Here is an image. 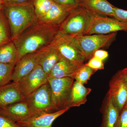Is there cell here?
Wrapping results in <instances>:
<instances>
[{"label": "cell", "mask_w": 127, "mask_h": 127, "mask_svg": "<svg viewBox=\"0 0 127 127\" xmlns=\"http://www.w3.org/2000/svg\"><path fill=\"white\" fill-rule=\"evenodd\" d=\"M59 27L42 23L37 19L23 31L12 40L18 52L17 62L25 55L39 51L51 44Z\"/></svg>", "instance_id": "cell-1"}, {"label": "cell", "mask_w": 127, "mask_h": 127, "mask_svg": "<svg viewBox=\"0 0 127 127\" xmlns=\"http://www.w3.org/2000/svg\"><path fill=\"white\" fill-rule=\"evenodd\" d=\"M3 9L12 40L38 19L32 3L11 6L3 5Z\"/></svg>", "instance_id": "cell-2"}, {"label": "cell", "mask_w": 127, "mask_h": 127, "mask_svg": "<svg viewBox=\"0 0 127 127\" xmlns=\"http://www.w3.org/2000/svg\"><path fill=\"white\" fill-rule=\"evenodd\" d=\"M94 16L78 5L60 25L59 32L75 37L83 35Z\"/></svg>", "instance_id": "cell-3"}, {"label": "cell", "mask_w": 127, "mask_h": 127, "mask_svg": "<svg viewBox=\"0 0 127 127\" xmlns=\"http://www.w3.org/2000/svg\"><path fill=\"white\" fill-rule=\"evenodd\" d=\"M74 80V78L69 77H48V82L51 88L54 112L69 108L68 104Z\"/></svg>", "instance_id": "cell-4"}, {"label": "cell", "mask_w": 127, "mask_h": 127, "mask_svg": "<svg viewBox=\"0 0 127 127\" xmlns=\"http://www.w3.org/2000/svg\"><path fill=\"white\" fill-rule=\"evenodd\" d=\"M61 55L78 65L86 60L81 48L75 37L58 32L52 42Z\"/></svg>", "instance_id": "cell-5"}, {"label": "cell", "mask_w": 127, "mask_h": 127, "mask_svg": "<svg viewBox=\"0 0 127 127\" xmlns=\"http://www.w3.org/2000/svg\"><path fill=\"white\" fill-rule=\"evenodd\" d=\"M25 101L27 102L33 116L55 112L51 88L48 82L26 98Z\"/></svg>", "instance_id": "cell-6"}, {"label": "cell", "mask_w": 127, "mask_h": 127, "mask_svg": "<svg viewBox=\"0 0 127 127\" xmlns=\"http://www.w3.org/2000/svg\"><path fill=\"white\" fill-rule=\"evenodd\" d=\"M117 32L108 34L83 35L75 37L86 60L91 59L97 50L108 47L116 39Z\"/></svg>", "instance_id": "cell-7"}, {"label": "cell", "mask_w": 127, "mask_h": 127, "mask_svg": "<svg viewBox=\"0 0 127 127\" xmlns=\"http://www.w3.org/2000/svg\"><path fill=\"white\" fill-rule=\"evenodd\" d=\"M118 31L127 32V24L112 17L94 16L85 35L108 34Z\"/></svg>", "instance_id": "cell-8"}, {"label": "cell", "mask_w": 127, "mask_h": 127, "mask_svg": "<svg viewBox=\"0 0 127 127\" xmlns=\"http://www.w3.org/2000/svg\"><path fill=\"white\" fill-rule=\"evenodd\" d=\"M48 75L40 65L17 83L24 98L28 97L48 82Z\"/></svg>", "instance_id": "cell-9"}, {"label": "cell", "mask_w": 127, "mask_h": 127, "mask_svg": "<svg viewBox=\"0 0 127 127\" xmlns=\"http://www.w3.org/2000/svg\"><path fill=\"white\" fill-rule=\"evenodd\" d=\"M42 51V49L37 52L25 55L17 62L12 73V81L17 82L39 65Z\"/></svg>", "instance_id": "cell-10"}, {"label": "cell", "mask_w": 127, "mask_h": 127, "mask_svg": "<svg viewBox=\"0 0 127 127\" xmlns=\"http://www.w3.org/2000/svg\"><path fill=\"white\" fill-rule=\"evenodd\" d=\"M108 95L120 112L127 102V86L118 71L110 80Z\"/></svg>", "instance_id": "cell-11"}, {"label": "cell", "mask_w": 127, "mask_h": 127, "mask_svg": "<svg viewBox=\"0 0 127 127\" xmlns=\"http://www.w3.org/2000/svg\"><path fill=\"white\" fill-rule=\"evenodd\" d=\"M77 6H68L53 2L51 9L45 15L38 18L40 22L51 26H60Z\"/></svg>", "instance_id": "cell-12"}, {"label": "cell", "mask_w": 127, "mask_h": 127, "mask_svg": "<svg viewBox=\"0 0 127 127\" xmlns=\"http://www.w3.org/2000/svg\"><path fill=\"white\" fill-rule=\"evenodd\" d=\"M0 114L16 123L25 121L33 116L25 100L0 108Z\"/></svg>", "instance_id": "cell-13"}, {"label": "cell", "mask_w": 127, "mask_h": 127, "mask_svg": "<svg viewBox=\"0 0 127 127\" xmlns=\"http://www.w3.org/2000/svg\"><path fill=\"white\" fill-rule=\"evenodd\" d=\"M78 5L95 16L113 18L115 6L107 0H77Z\"/></svg>", "instance_id": "cell-14"}, {"label": "cell", "mask_w": 127, "mask_h": 127, "mask_svg": "<svg viewBox=\"0 0 127 127\" xmlns=\"http://www.w3.org/2000/svg\"><path fill=\"white\" fill-rule=\"evenodd\" d=\"M69 109L66 108L51 113L34 115L27 120L17 123L21 127H52L53 123L55 120Z\"/></svg>", "instance_id": "cell-15"}, {"label": "cell", "mask_w": 127, "mask_h": 127, "mask_svg": "<svg viewBox=\"0 0 127 127\" xmlns=\"http://www.w3.org/2000/svg\"><path fill=\"white\" fill-rule=\"evenodd\" d=\"M80 66L62 56L52 67L48 75V77L62 78L69 77L74 79L76 72Z\"/></svg>", "instance_id": "cell-16"}, {"label": "cell", "mask_w": 127, "mask_h": 127, "mask_svg": "<svg viewBox=\"0 0 127 127\" xmlns=\"http://www.w3.org/2000/svg\"><path fill=\"white\" fill-rule=\"evenodd\" d=\"M25 100L16 82H13L0 87V108Z\"/></svg>", "instance_id": "cell-17"}, {"label": "cell", "mask_w": 127, "mask_h": 127, "mask_svg": "<svg viewBox=\"0 0 127 127\" xmlns=\"http://www.w3.org/2000/svg\"><path fill=\"white\" fill-rule=\"evenodd\" d=\"M62 56L57 48L52 43L42 49L39 65L43 71L49 75L54 65Z\"/></svg>", "instance_id": "cell-18"}, {"label": "cell", "mask_w": 127, "mask_h": 127, "mask_svg": "<svg viewBox=\"0 0 127 127\" xmlns=\"http://www.w3.org/2000/svg\"><path fill=\"white\" fill-rule=\"evenodd\" d=\"M91 91V89L86 87L83 84L76 81L74 82L71 90L68 107H79L84 104Z\"/></svg>", "instance_id": "cell-19"}, {"label": "cell", "mask_w": 127, "mask_h": 127, "mask_svg": "<svg viewBox=\"0 0 127 127\" xmlns=\"http://www.w3.org/2000/svg\"><path fill=\"white\" fill-rule=\"evenodd\" d=\"M120 112L107 95L104 108L103 111L102 120L101 127H115Z\"/></svg>", "instance_id": "cell-20"}, {"label": "cell", "mask_w": 127, "mask_h": 127, "mask_svg": "<svg viewBox=\"0 0 127 127\" xmlns=\"http://www.w3.org/2000/svg\"><path fill=\"white\" fill-rule=\"evenodd\" d=\"M18 52L13 41L0 46V63L15 65Z\"/></svg>", "instance_id": "cell-21"}, {"label": "cell", "mask_w": 127, "mask_h": 127, "mask_svg": "<svg viewBox=\"0 0 127 127\" xmlns=\"http://www.w3.org/2000/svg\"><path fill=\"white\" fill-rule=\"evenodd\" d=\"M12 41L10 27L2 6L0 8V46Z\"/></svg>", "instance_id": "cell-22"}, {"label": "cell", "mask_w": 127, "mask_h": 127, "mask_svg": "<svg viewBox=\"0 0 127 127\" xmlns=\"http://www.w3.org/2000/svg\"><path fill=\"white\" fill-rule=\"evenodd\" d=\"M96 71L87 65L83 64L79 67L76 72L74 79L79 83L84 85L87 82L94 73Z\"/></svg>", "instance_id": "cell-23"}, {"label": "cell", "mask_w": 127, "mask_h": 127, "mask_svg": "<svg viewBox=\"0 0 127 127\" xmlns=\"http://www.w3.org/2000/svg\"><path fill=\"white\" fill-rule=\"evenodd\" d=\"M53 2L52 0H33L32 4L37 18L47 13L52 6Z\"/></svg>", "instance_id": "cell-24"}, {"label": "cell", "mask_w": 127, "mask_h": 127, "mask_svg": "<svg viewBox=\"0 0 127 127\" xmlns=\"http://www.w3.org/2000/svg\"><path fill=\"white\" fill-rule=\"evenodd\" d=\"M15 66L0 63V87L8 84L12 81Z\"/></svg>", "instance_id": "cell-25"}, {"label": "cell", "mask_w": 127, "mask_h": 127, "mask_svg": "<svg viewBox=\"0 0 127 127\" xmlns=\"http://www.w3.org/2000/svg\"><path fill=\"white\" fill-rule=\"evenodd\" d=\"M86 65L96 71L99 70H103L104 68L103 61L93 57L89 59Z\"/></svg>", "instance_id": "cell-26"}, {"label": "cell", "mask_w": 127, "mask_h": 127, "mask_svg": "<svg viewBox=\"0 0 127 127\" xmlns=\"http://www.w3.org/2000/svg\"><path fill=\"white\" fill-rule=\"evenodd\" d=\"M115 127H127V105H125L120 112Z\"/></svg>", "instance_id": "cell-27"}, {"label": "cell", "mask_w": 127, "mask_h": 127, "mask_svg": "<svg viewBox=\"0 0 127 127\" xmlns=\"http://www.w3.org/2000/svg\"><path fill=\"white\" fill-rule=\"evenodd\" d=\"M113 18L127 24V10L115 7Z\"/></svg>", "instance_id": "cell-28"}, {"label": "cell", "mask_w": 127, "mask_h": 127, "mask_svg": "<svg viewBox=\"0 0 127 127\" xmlns=\"http://www.w3.org/2000/svg\"><path fill=\"white\" fill-rule=\"evenodd\" d=\"M33 0H2L3 5L7 6L19 5L32 3Z\"/></svg>", "instance_id": "cell-29"}, {"label": "cell", "mask_w": 127, "mask_h": 127, "mask_svg": "<svg viewBox=\"0 0 127 127\" xmlns=\"http://www.w3.org/2000/svg\"><path fill=\"white\" fill-rule=\"evenodd\" d=\"M0 127H21L15 122L0 114Z\"/></svg>", "instance_id": "cell-30"}, {"label": "cell", "mask_w": 127, "mask_h": 127, "mask_svg": "<svg viewBox=\"0 0 127 127\" xmlns=\"http://www.w3.org/2000/svg\"><path fill=\"white\" fill-rule=\"evenodd\" d=\"M108 53L107 51L99 49L94 52L93 56L103 61L108 58Z\"/></svg>", "instance_id": "cell-31"}, {"label": "cell", "mask_w": 127, "mask_h": 127, "mask_svg": "<svg viewBox=\"0 0 127 127\" xmlns=\"http://www.w3.org/2000/svg\"><path fill=\"white\" fill-rule=\"evenodd\" d=\"M53 2L68 6H77V0H52Z\"/></svg>", "instance_id": "cell-32"}, {"label": "cell", "mask_w": 127, "mask_h": 127, "mask_svg": "<svg viewBox=\"0 0 127 127\" xmlns=\"http://www.w3.org/2000/svg\"><path fill=\"white\" fill-rule=\"evenodd\" d=\"M120 76L123 79L124 81L127 86V67L118 71Z\"/></svg>", "instance_id": "cell-33"}, {"label": "cell", "mask_w": 127, "mask_h": 127, "mask_svg": "<svg viewBox=\"0 0 127 127\" xmlns=\"http://www.w3.org/2000/svg\"><path fill=\"white\" fill-rule=\"evenodd\" d=\"M3 6V4H2V0H0V8L2 7Z\"/></svg>", "instance_id": "cell-34"}, {"label": "cell", "mask_w": 127, "mask_h": 127, "mask_svg": "<svg viewBox=\"0 0 127 127\" xmlns=\"http://www.w3.org/2000/svg\"><path fill=\"white\" fill-rule=\"evenodd\" d=\"M126 105H127V104H126Z\"/></svg>", "instance_id": "cell-35"}, {"label": "cell", "mask_w": 127, "mask_h": 127, "mask_svg": "<svg viewBox=\"0 0 127 127\" xmlns=\"http://www.w3.org/2000/svg\"></svg>", "instance_id": "cell-36"}]
</instances>
